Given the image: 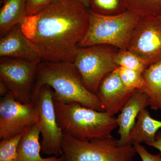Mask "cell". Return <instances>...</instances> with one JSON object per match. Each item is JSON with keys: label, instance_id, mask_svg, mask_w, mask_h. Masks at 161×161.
<instances>
[{"label": "cell", "instance_id": "1", "mask_svg": "<svg viewBox=\"0 0 161 161\" xmlns=\"http://www.w3.org/2000/svg\"><path fill=\"white\" fill-rule=\"evenodd\" d=\"M89 23L88 9L78 0H55L21 23L28 44L43 61L74 62Z\"/></svg>", "mask_w": 161, "mask_h": 161}, {"label": "cell", "instance_id": "2", "mask_svg": "<svg viewBox=\"0 0 161 161\" xmlns=\"http://www.w3.org/2000/svg\"><path fill=\"white\" fill-rule=\"evenodd\" d=\"M43 85L49 86L53 90L54 102L76 103L98 111H104L97 95L85 86L73 62L41 60L38 65L33 88V100Z\"/></svg>", "mask_w": 161, "mask_h": 161}, {"label": "cell", "instance_id": "3", "mask_svg": "<svg viewBox=\"0 0 161 161\" xmlns=\"http://www.w3.org/2000/svg\"><path fill=\"white\" fill-rule=\"evenodd\" d=\"M58 125L64 133L80 141L111 136L118 127L117 117L80 104L54 102Z\"/></svg>", "mask_w": 161, "mask_h": 161}, {"label": "cell", "instance_id": "4", "mask_svg": "<svg viewBox=\"0 0 161 161\" xmlns=\"http://www.w3.org/2000/svg\"><path fill=\"white\" fill-rule=\"evenodd\" d=\"M88 28L78 47L106 45L119 50L128 49L132 33L140 16L126 11L115 15H103L88 9Z\"/></svg>", "mask_w": 161, "mask_h": 161}, {"label": "cell", "instance_id": "5", "mask_svg": "<svg viewBox=\"0 0 161 161\" xmlns=\"http://www.w3.org/2000/svg\"><path fill=\"white\" fill-rule=\"evenodd\" d=\"M62 155L65 161H134L132 144L121 145L112 136L80 141L63 133Z\"/></svg>", "mask_w": 161, "mask_h": 161}, {"label": "cell", "instance_id": "6", "mask_svg": "<svg viewBox=\"0 0 161 161\" xmlns=\"http://www.w3.org/2000/svg\"><path fill=\"white\" fill-rule=\"evenodd\" d=\"M112 46L95 45L78 47L74 64L86 88L96 95L101 81L118 67L114 61L116 52Z\"/></svg>", "mask_w": 161, "mask_h": 161}, {"label": "cell", "instance_id": "7", "mask_svg": "<svg viewBox=\"0 0 161 161\" xmlns=\"http://www.w3.org/2000/svg\"><path fill=\"white\" fill-rule=\"evenodd\" d=\"M53 93L51 87L43 85L33 102L36 111V125L42 137V153L47 155H61L63 132L57 121Z\"/></svg>", "mask_w": 161, "mask_h": 161}, {"label": "cell", "instance_id": "8", "mask_svg": "<svg viewBox=\"0 0 161 161\" xmlns=\"http://www.w3.org/2000/svg\"><path fill=\"white\" fill-rule=\"evenodd\" d=\"M41 61L11 58L0 59V80L5 82L9 92L21 103L33 101V88L38 65Z\"/></svg>", "mask_w": 161, "mask_h": 161}, {"label": "cell", "instance_id": "9", "mask_svg": "<svg viewBox=\"0 0 161 161\" xmlns=\"http://www.w3.org/2000/svg\"><path fill=\"white\" fill-rule=\"evenodd\" d=\"M36 124L33 102L21 103L9 91L2 97L0 102L1 140L23 134Z\"/></svg>", "mask_w": 161, "mask_h": 161}, {"label": "cell", "instance_id": "10", "mask_svg": "<svg viewBox=\"0 0 161 161\" xmlns=\"http://www.w3.org/2000/svg\"><path fill=\"white\" fill-rule=\"evenodd\" d=\"M127 49L143 60L148 67L161 61V19L159 17L141 18Z\"/></svg>", "mask_w": 161, "mask_h": 161}, {"label": "cell", "instance_id": "11", "mask_svg": "<svg viewBox=\"0 0 161 161\" xmlns=\"http://www.w3.org/2000/svg\"><path fill=\"white\" fill-rule=\"evenodd\" d=\"M136 91L125 86L121 79L118 67L102 80L96 95L104 111L115 115L120 112Z\"/></svg>", "mask_w": 161, "mask_h": 161}, {"label": "cell", "instance_id": "12", "mask_svg": "<svg viewBox=\"0 0 161 161\" xmlns=\"http://www.w3.org/2000/svg\"><path fill=\"white\" fill-rule=\"evenodd\" d=\"M149 106L148 95L142 90H136L120 110L117 117L121 145L129 143L130 131L141 111Z\"/></svg>", "mask_w": 161, "mask_h": 161}, {"label": "cell", "instance_id": "13", "mask_svg": "<svg viewBox=\"0 0 161 161\" xmlns=\"http://www.w3.org/2000/svg\"><path fill=\"white\" fill-rule=\"evenodd\" d=\"M0 58H18L31 61L41 60L28 44L20 24L15 26L1 38Z\"/></svg>", "mask_w": 161, "mask_h": 161}, {"label": "cell", "instance_id": "14", "mask_svg": "<svg viewBox=\"0 0 161 161\" xmlns=\"http://www.w3.org/2000/svg\"><path fill=\"white\" fill-rule=\"evenodd\" d=\"M40 132L36 125L23 133L18 149L17 161H65L63 156L43 158L40 155Z\"/></svg>", "mask_w": 161, "mask_h": 161}, {"label": "cell", "instance_id": "15", "mask_svg": "<svg viewBox=\"0 0 161 161\" xmlns=\"http://www.w3.org/2000/svg\"><path fill=\"white\" fill-rule=\"evenodd\" d=\"M160 129L161 121L152 118L147 108L144 109L140 112L130 131L129 143L152 142Z\"/></svg>", "mask_w": 161, "mask_h": 161}, {"label": "cell", "instance_id": "16", "mask_svg": "<svg viewBox=\"0 0 161 161\" xmlns=\"http://www.w3.org/2000/svg\"><path fill=\"white\" fill-rule=\"evenodd\" d=\"M27 0H3L0 10V36H5L26 16Z\"/></svg>", "mask_w": 161, "mask_h": 161}, {"label": "cell", "instance_id": "17", "mask_svg": "<svg viewBox=\"0 0 161 161\" xmlns=\"http://www.w3.org/2000/svg\"><path fill=\"white\" fill-rule=\"evenodd\" d=\"M145 87L143 91L148 95L149 106L161 111V61L150 65L142 73Z\"/></svg>", "mask_w": 161, "mask_h": 161}, {"label": "cell", "instance_id": "18", "mask_svg": "<svg viewBox=\"0 0 161 161\" xmlns=\"http://www.w3.org/2000/svg\"><path fill=\"white\" fill-rule=\"evenodd\" d=\"M127 11L140 16L158 17L161 15V0H123Z\"/></svg>", "mask_w": 161, "mask_h": 161}, {"label": "cell", "instance_id": "19", "mask_svg": "<svg viewBox=\"0 0 161 161\" xmlns=\"http://www.w3.org/2000/svg\"><path fill=\"white\" fill-rule=\"evenodd\" d=\"M89 9L98 14L115 15L120 14L126 9L123 0H89Z\"/></svg>", "mask_w": 161, "mask_h": 161}, {"label": "cell", "instance_id": "20", "mask_svg": "<svg viewBox=\"0 0 161 161\" xmlns=\"http://www.w3.org/2000/svg\"><path fill=\"white\" fill-rule=\"evenodd\" d=\"M114 61L119 67L134 70L142 73L148 68L143 60L128 49L116 52Z\"/></svg>", "mask_w": 161, "mask_h": 161}, {"label": "cell", "instance_id": "21", "mask_svg": "<svg viewBox=\"0 0 161 161\" xmlns=\"http://www.w3.org/2000/svg\"><path fill=\"white\" fill-rule=\"evenodd\" d=\"M23 134L1 140L0 161H17L18 147Z\"/></svg>", "mask_w": 161, "mask_h": 161}, {"label": "cell", "instance_id": "22", "mask_svg": "<svg viewBox=\"0 0 161 161\" xmlns=\"http://www.w3.org/2000/svg\"><path fill=\"white\" fill-rule=\"evenodd\" d=\"M118 69L121 79L125 86L131 90H143L145 81L142 73L122 67H118Z\"/></svg>", "mask_w": 161, "mask_h": 161}, {"label": "cell", "instance_id": "23", "mask_svg": "<svg viewBox=\"0 0 161 161\" xmlns=\"http://www.w3.org/2000/svg\"><path fill=\"white\" fill-rule=\"evenodd\" d=\"M55 0H27L26 16L37 14Z\"/></svg>", "mask_w": 161, "mask_h": 161}, {"label": "cell", "instance_id": "24", "mask_svg": "<svg viewBox=\"0 0 161 161\" xmlns=\"http://www.w3.org/2000/svg\"><path fill=\"white\" fill-rule=\"evenodd\" d=\"M136 150V153L142 161H161V154H153L148 152L144 146L141 144L135 143L132 144Z\"/></svg>", "mask_w": 161, "mask_h": 161}, {"label": "cell", "instance_id": "25", "mask_svg": "<svg viewBox=\"0 0 161 161\" xmlns=\"http://www.w3.org/2000/svg\"><path fill=\"white\" fill-rule=\"evenodd\" d=\"M147 145L159 150L161 154V130L158 131L157 133L155 140L152 142L149 143Z\"/></svg>", "mask_w": 161, "mask_h": 161}, {"label": "cell", "instance_id": "26", "mask_svg": "<svg viewBox=\"0 0 161 161\" xmlns=\"http://www.w3.org/2000/svg\"><path fill=\"white\" fill-rule=\"evenodd\" d=\"M9 92V89L5 82L0 80V95L1 97H3Z\"/></svg>", "mask_w": 161, "mask_h": 161}, {"label": "cell", "instance_id": "27", "mask_svg": "<svg viewBox=\"0 0 161 161\" xmlns=\"http://www.w3.org/2000/svg\"><path fill=\"white\" fill-rule=\"evenodd\" d=\"M80 3H82L87 8L89 9L90 7V1L89 0H78Z\"/></svg>", "mask_w": 161, "mask_h": 161}, {"label": "cell", "instance_id": "28", "mask_svg": "<svg viewBox=\"0 0 161 161\" xmlns=\"http://www.w3.org/2000/svg\"><path fill=\"white\" fill-rule=\"evenodd\" d=\"M158 17H159V18H160V19H161V16H158Z\"/></svg>", "mask_w": 161, "mask_h": 161}]
</instances>
